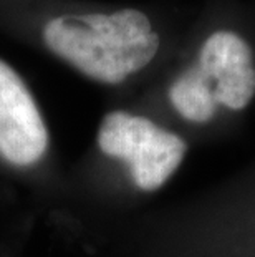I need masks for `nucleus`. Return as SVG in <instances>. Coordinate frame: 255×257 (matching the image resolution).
I'll use <instances>...</instances> for the list:
<instances>
[{
  "instance_id": "5",
  "label": "nucleus",
  "mask_w": 255,
  "mask_h": 257,
  "mask_svg": "<svg viewBox=\"0 0 255 257\" xmlns=\"http://www.w3.org/2000/svg\"><path fill=\"white\" fill-rule=\"evenodd\" d=\"M169 100L182 118L194 123H205L214 118L217 101L212 83L196 63L171 85Z\"/></svg>"
},
{
  "instance_id": "1",
  "label": "nucleus",
  "mask_w": 255,
  "mask_h": 257,
  "mask_svg": "<svg viewBox=\"0 0 255 257\" xmlns=\"http://www.w3.org/2000/svg\"><path fill=\"white\" fill-rule=\"evenodd\" d=\"M43 42L78 72L108 85L143 70L159 50V35L136 9L52 19L43 29Z\"/></svg>"
},
{
  "instance_id": "4",
  "label": "nucleus",
  "mask_w": 255,
  "mask_h": 257,
  "mask_svg": "<svg viewBox=\"0 0 255 257\" xmlns=\"http://www.w3.org/2000/svg\"><path fill=\"white\" fill-rule=\"evenodd\" d=\"M197 65L212 83L214 98L230 110H243L255 95V65L248 43L234 32H214L200 48Z\"/></svg>"
},
{
  "instance_id": "2",
  "label": "nucleus",
  "mask_w": 255,
  "mask_h": 257,
  "mask_svg": "<svg viewBox=\"0 0 255 257\" xmlns=\"http://www.w3.org/2000/svg\"><path fill=\"white\" fill-rule=\"evenodd\" d=\"M98 146L106 156L126 163L133 181L143 191L159 189L187 151L177 135L126 111H111L103 118Z\"/></svg>"
},
{
  "instance_id": "3",
  "label": "nucleus",
  "mask_w": 255,
  "mask_h": 257,
  "mask_svg": "<svg viewBox=\"0 0 255 257\" xmlns=\"http://www.w3.org/2000/svg\"><path fill=\"white\" fill-rule=\"evenodd\" d=\"M48 130L39 106L14 68L0 60V158L34 166L47 153Z\"/></svg>"
}]
</instances>
